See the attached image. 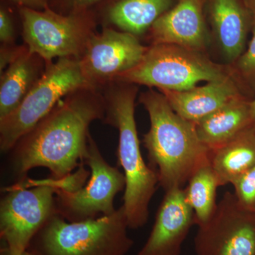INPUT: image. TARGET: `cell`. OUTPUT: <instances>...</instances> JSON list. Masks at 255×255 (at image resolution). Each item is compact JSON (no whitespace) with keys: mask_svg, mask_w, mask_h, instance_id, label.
<instances>
[{"mask_svg":"<svg viewBox=\"0 0 255 255\" xmlns=\"http://www.w3.org/2000/svg\"><path fill=\"white\" fill-rule=\"evenodd\" d=\"M105 113L100 89L82 87L69 94L11 150L15 176L22 180L36 167L48 169L54 179L73 173L86 157L90 124L104 120Z\"/></svg>","mask_w":255,"mask_h":255,"instance_id":"cell-1","label":"cell"},{"mask_svg":"<svg viewBox=\"0 0 255 255\" xmlns=\"http://www.w3.org/2000/svg\"><path fill=\"white\" fill-rule=\"evenodd\" d=\"M139 102L150 118L142 142L159 185L165 191L184 188L198 169L210 163V150L198 137L195 124L179 117L160 92L149 88Z\"/></svg>","mask_w":255,"mask_h":255,"instance_id":"cell-2","label":"cell"},{"mask_svg":"<svg viewBox=\"0 0 255 255\" xmlns=\"http://www.w3.org/2000/svg\"><path fill=\"white\" fill-rule=\"evenodd\" d=\"M137 85L114 81L102 89L105 96L104 122L119 130L118 164L126 177L123 206L128 226L137 229L149 217V204L157 190V171L147 165L142 157L135 119Z\"/></svg>","mask_w":255,"mask_h":255,"instance_id":"cell-3","label":"cell"},{"mask_svg":"<svg viewBox=\"0 0 255 255\" xmlns=\"http://www.w3.org/2000/svg\"><path fill=\"white\" fill-rule=\"evenodd\" d=\"M128 228L123 206L110 216L80 222L55 214L28 248L41 255H127L134 245Z\"/></svg>","mask_w":255,"mask_h":255,"instance_id":"cell-4","label":"cell"},{"mask_svg":"<svg viewBox=\"0 0 255 255\" xmlns=\"http://www.w3.org/2000/svg\"><path fill=\"white\" fill-rule=\"evenodd\" d=\"M231 78V73L201 52L177 45L156 43L147 46L136 66L121 75L115 81L155 87L158 90L184 91L201 82Z\"/></svg>","mask_w":255,"mask_h":255,"instance_id":"cell-5","label":"cell"},{"mask_svg":"<svg viewBox=\"0 0 255 255\" xmlns=\"http://www.w3.org/2000/svg\"><path fill=\"white\" fill-rule=\"evenodd\" d=\"M92 87L82 72L80 60L59 58L46 65L41 78L17 108L0 120V149L12 150L18 140L32 130L55 106L78 89Z\"/></svg>","mask_w":255,"mask_h":255,"instance_id":"cell-6","label":"cell"},{"mask_svg":"<svg viewBox=\"0 0 255 255\" xmlns=\"http://www.w3.org/2000/svg\"><path fill=\"white\" fill-rule=\"evenodd\" d=\"M19 13L25 45L46 65L59 58L80 60L96 33L95 20L87 11L63 15L47 6L43 10L21 7Z\"/></svg>","mask_w":255,"mask_h":255,"instance_id":"cell-7","label":"cell"},{"mask_svg":"<svg viewBox=\"0 0 255 255\" xmlns=\"http://www.w3.org/2000/svg\"><path fill=\"white\" fill-rule=\"evenodd\" d=\"M0 202V238L12 255L28 249L33 238L55 214L57 189L26 178L6 188Z\"/></svg>","mask_w":255,"mask_h":255,"instance_id":"cell-8","label":"cell"},{"mask_svg":"<svg viewBox=\"0 0 255 255\" xmlns=\"http://www.w3.org/2000/svg\"><path fill=\"white\" fill-rule=\"evenodd\" d=\"M84 163L90 169V180L84 187L74 191H55L58 214L69 222L113 214L117 211L114 199L119 192L125 190V175L118 167L110 165L105 160L91 134Z\"/></svg>","mask_w":255,"mask_h":255,"instance_id":"cell-9","label":"cell"},{"mask_svg":"<svg viewBox=\"0 0 255 255\" xmlns=\"http://www.w3.org/2000/svg\"><path fill=\"white\" fill-rule=\"evenodd\" d=\"M196 255H255V211L243 209L226 191L194 238Z\"/></svg>","mask_w":255,"mask_h":255,"instance_id":"cell-10","label":"cell"},{"mask_svg":"<svg viewBox=\"0 0 255 255\" xmlns=\"http://www.w3.org/2000/svg\"><path fill=\"white\" fill-rule=\"evenodd\" d=\"M147 49L134 35L106 27L92 36L80 65L89 83L101 90L136 66Z\"/></svg>","mask_w":255,"mask_h":255,"instance_id":"cell-11","label":"cell"},{"mask_svg":"<svg viewBox=\"0 0 255 255\" xmlns=\"http://www.w3.org/2000/svg\"><path fill=\"white\" fill-rule=\"evenodd\" d=\"M194 225L195 216L184 188L165 191L150 236L136 255H180Z\"/></svg>","mask_w":255,"mask_h":255,"instance_id":"cell-12","label":"cell"},{"mask_svg":"<svg viewBox=\"0 0 255 255\" xmlns=\"http://www.w3.org/2000/svg\"><path fill=\"white\" fill-rule=\"evenodd\" d=\"M151 44L169 43L203 52L208 45L201 0H179L150 28Z\"/></svg>","mask_w":255,"mask_h":255,"instance_id":"cell-13","label":"cell"},{"mask_svg":"<svg viewBox=\"0 0 255 255\" xmlns=\"http://www.w3.org/2000/svg\"><path fill=\"white\" fill-rule=\"evenodd\" d=\"M158 91L179 117L194 124L242 97L233 78L206 82L184 91Z\"/></svg>","mask_w":255,"mask_h":255,"instance_id":"cell-14","label":"cell"},{"mask_svg":"<svg viewBox=\"0 0 255 255\" xmlns=\"http://www.w3.org/2000/svg\"><path fill=\"white\" fill-rule=\"evenodd\" d=\"M251 11L241 0H211L210 14L215 36L225 58L234 62L243 54Z\"/></svg>","mask_w":255,"mask_h":255,"instance_id":"cell-15","label":"cell"},{"mask_svg":"<svg viewBox=\"0 0 255 255\" xmlns=\"http://www.w3.org/2000/svg\"><path fill=\"white\" fill-rule=\"evenodd\" d=\"M46 70L45 60L26 46L1 73L0 120L18 107Z\"/></svg>","mask_w":255,"mask_h":255,"instance_id":"cell-16","label":"cell"},{"mask_svg":"<svg viewBox=\"0 0 255 255\" xmlns=\"http://www.w3.org/2000/svg\"><path fill=\"white\" fill-rule=\"evenodd\" d=\"M252 125L250 102L231 101L195 124L196 133L210 151L229 142Z\"/></svg>","mask_w":255,"mask_h":255,"instance_id":"cell-17","label":"cell"},{"mask_svg":"<svg viewBox=\"0 0 255 255\" xmlns=\"http://www.w3.org/2000/svg\"><path fill=\"white\" fill-rule=\"evenodd\" d=\"M209 159L220 187L232 184L255 165V128L251 125L229 142L210 151Z\"/></svg>","mask_w":255,"mask_h":255,"instance_id":"cell-18","label":"cell"},{"mask_svg":"<svg viewBox=\"0 0 255 255\" xmlns=\"http://www.w3.org/2000/svg\"><path fill=\"white\" fill-rule=\"evenodd\" d=\"M172 0H117L107 11L109 23L138 38L172 8Z\"/></svg>","mask_w":255,"mask_h":255,"instance_id":"cell-19","label":"cell"},{"mask_svg":"<svg viewBox=\"0 0 255 255\" xmlns=\"http://www.w3.org/2000/svg\"><path fill=\"white\" fill-rule=\"evenodd\" d=\"M219 187V180L209 163L198 169L184 188L186 199L194 211L195 224L199 227L209 222L216 212Z\"/></svg>","mask_w":255,"mask_h":255,"instance_id":"cell-20","label":"cell"},{"mask_svg":"<svg viewBox=\"0 0 255 255\" xmlns=\"http://www.w3.org/2000/svg\"><path fill=\"white\" fill-rule=\"evenodd\" d=\"M234 194L243 209L255 211V165L233 183Z\"/></svg>","mask_w":255,"mask_h":255,"instance_id":"cell-21","label":"cell"},{"mask_svg":"<svg viewBox=\"0 0 255 255\" xmlns=\"http://www.w3.org/2000/svg\"><path fill=\"white\" fill-rule=\"evenodd\" d=\"M252 33L248 49L237 60L238 73L248 79L255 78V16L252 21Z\"/></svg>","mask_w":255,"mask_h":255,"instance_id":"cell-22","label":"cell"},{"mask_svg":"<svg viewBox=\"0 0 255 255\" xmlns=\"http://www.w3.org/2000/svg\"><path fill=\"white\" fill-rule=\"evenodd\" d=\"M15 31L9 13L3 8L0 10V41L1 45H14Z\"/></svg>","mask_w":255,"mask_h":255,"instance_id":"cell-23","label":"cell"},{"mask_svg":"<svg viewBox=\"0 0 255 255\" xmlns=\"http://www.w3.org/2000/svg\"><path fill=\"white\" fill-rule=\"evenodd\" d=\"M26 46H16L14 45H1L0 48V73L7 68L13 60L21 54L26 49Z\"/></svg>","mask_w":255,"mask_h":255,"instance_id":"cell-24","label":"cell"},{"mask_svg":"<svg viewBox=\"0 0 255 255\" xmlns=\"http://www.w3.org/2000/svg\"><path fill=\"white\" fill-rule=\"evenodd\" d=\"M68 7L71 9L70 13L87 11V8L100 0H64Z\"/></svg>","mask_w":255,"mask_h":255,"instance_id":"cell-25","label":"cell"},{"mask_svg":"<svg viewBox=\"0 0 255 255\" xmlns=\"http://www.w3.org/2000/svg\"><path fill=\"white\" fill-rule=\"evenodd\" d=\"M15 2L21 5V7L29 8V9H46L48 0H13Z\"/></svg>","mask_w":255,"mask_h":255,"instance_id":"cell-26","label":"cell"},{"mask_svg":"<svg viewBox=\"0 0 255 255\" xmlns=\"http://www.w3.org/2000/svg\"><path fill=\"white\" fill-rule=\"evenodd\" d=\"M0 255H12L11 253H9L6 248L2 247L0 250ZM41 255L39 253H37V252L33 251V250L31 249V248H28V250H26V251L23 252V253H21V255Z\"/></svg>","mask_w":255,"mask_h":255,"instance_id":"cell-27","label":"cell"},{"mask_svg":"<svg viewBox=\"0 0 255 255\" xmlns=\"http://www.w3.org/2000/svg\"><path fill=\"white\" fill-rule=\"evenodd\" d=\"M248 10L255 16V0H243Z\"/></svg>","mask_w":255,"mask_h":255,"instance_id":"cell-28","label":"cell"},{"mask_svg":"<svg viewBox=\"0 0 255 255\" xmlns=\"http://www.w3.org/2000/svg\"><path fill=\"white\" fill-rule=\"evenodd\" d=\"M250 107H251L252 125L255 128V99L252 102H250Z\"/></svg>","mask_w":255,"mask_h":255,"instance_id":"cell-29","label":"cell"}]
</instances>
